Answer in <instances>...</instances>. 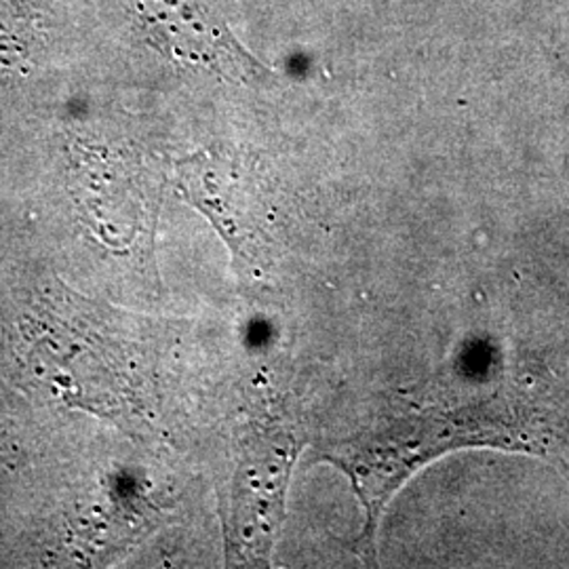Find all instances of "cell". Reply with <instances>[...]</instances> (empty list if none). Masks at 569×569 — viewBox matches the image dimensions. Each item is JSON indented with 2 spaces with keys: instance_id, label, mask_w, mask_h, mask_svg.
<instances>
[{
  "instance_id": "1",
  "label": "cell",
  "mask_w": 569,
  "mask_h": 569,
  "mask_svg": "<svg viewBox=\"0 0 569 569\" xmlns=\"http://www.w3.org/2000/svg\"><path fill=\"white\" fill-rule=\"evenodd\" d=\"M100 87L209 81L260 87L274 74L237 32L226 0H84Z\"/></svg>"
},
{
  "instance_id": "2",
  "label": "cell",
  "mask_w": 569,
  "mask_h": 569,
  "mask_svg": "<svg viewBox=\"0 0 569 569\" xmlns=\"http://www.w3.org/2000/svg\"><path fill=\"white\" fill-rule=\"evenodd\" d=\"M100 87L84 0H0V112Z\"/></svg>"
},
{
  "instance_id": "3",
  "label": "cell",
  "mask_w": 569,
  "mask_h": 569,
  "mask_svg": "<svg viewBox=\"0 0 569 569\" xmlns=\"http://www.w3.org/2000/svg\"><path fill=\"white\" fill-rule=\"evenodd\" d=\"M512 443L509 427L493 420H462L453 422L441 418L437 422H418L411 427L388 428L357 443H342L326 453L352 479L355 489L367 509L366 533L359 542L373 540L378 517L390 493L399 488L422 462L462 443Z\"/></svg>"
},
{
  "instance_id": "4",
  "label": "cell",
  "mask_w": 569,
  "mask_h": 569,
  "mask_svg": "<svg viewBox=\"0 0 569 569\" xmlns=\"http://www.w3.org/2000/svg\"><path fill=\"white\" fill-rule=\"evenodd\" d=\"M298 456L291 437L256 439L244 449L232 483L230 542L249 561H266L283 519L284 491Z\"/></svg>"
}]
</instances>
